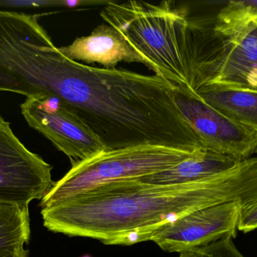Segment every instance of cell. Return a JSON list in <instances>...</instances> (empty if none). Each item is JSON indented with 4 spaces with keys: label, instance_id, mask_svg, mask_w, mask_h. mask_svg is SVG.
I'll use <instances>...</instances> for the list:
<instances>
[{
    "label": "cell",
    "instance_id": "obj_1",
    "mask_svg": "<svg viewBox=\"0 0 257 257\" xmlns=\"http://www.w3.org/2000/svg\"><path fill=\"white\" fill-rule=\"evenodd\" d=\"M235 201L243 207L257 202V157L185 184L116 181L43 208L41 214L45 227L54 233L128 246L151 241L195 211Z\"/></svg>",
    "mask_w": 257,
    "mask_h": 257
},
{
    "label": "cell",
    "instance_id": "obj_2",
    "mask_svg": "<svg viewBox=\"0 0 257 257\" xmlns=\"http://www.w3.org/2000/svg\"><path fill=\"white\" fill-rule=\"evenodd\" d=\"M100 16L157 66L160 77L197 95L195 81L202 21H192L173 1L110 2Z\"/></svg>",
    "mask_w": 257,
    "mask_h": 257
},
{
    "label": "cell",
    "instance_id": "obj_3",
    "mask_svg": "<svg viewBox=\"0 0 257 257\" xmlns=\"http://www.w3.org/2000/svg\"><path fill=\"white\" fill-rule=\"evenodd\" d=\"M198 151L151 144L103 151L72 164V168L54 182L41 199L40 207L48 208L116 181L139 179L158 173L179 164Z\"/></svg>",
    "mask_w": 257,
    "mask_h": 257
},
{
    "label": "cell",
    "instance_id": "obj_4",
    "mask_svg": "<svg viewBox=\"0 0 257 257\" xmlns=\"http://www.w3.org/2000/svg\"><path fill=\"white\" fill-rule=\"evenodd\" d=\"M205 27L196 80V90L207 84L247 89V78L257 66V27L250 26L234 36Z\"/></svg>",
    "mask_w": 257,
    "mask_h": 257
},
{
    "label": "cell",
    "instance_id": "obj_5",
    "mask_svg": "<svg viewBox=\"0 0 257 257\" xmlns=\"http://www.w3.org/2000/svg\"><path fill=\"white\" fill-rule=\"evenodd\" d=\"M21 110L29 126L43 134L70 158L72 164L106 150L93 131L57 97H29L21 104Z\"/></svg>",
    "mask_w": 257,
    "mask_h": 257
},
{
    "label": "cell",
    "instance_id": "obj_6",
    "mask_svg": "<svg viewBox=\"0 0 257 257\" xmlns=\"http://www.w3.org/2000/svg\"><path fill=\"white\" fill-rule=\"evenodd\" d=\"M52 166L29 150L0 116V202L29 205L41 200L54 182Z\"/></svg>",
    "mask_w": 257,
    "mask_h": 257
},
{
    "label": "cell",
    "instance_id": "obj_7",
    "mask_svg": "<svg viewBox=\"0 0 257 257\" xmlns=\"http://www.w3.org/2000/svg\"><path fill=\"white\" fill-rule=\"evenodd\" d=\"M175 99L205 149L239 161L256 153L257 133L254 131L237 123L179 86L176 85Z\"/></svg>",
    "mask_w": 257,
    "mask_h": 257
},
{
    "label": "cell",
    "instance_id": "obj_8",
    "mask_svg": "<svg viewBox=\"0 0 257 257\" xmlns=\"http://www.w3.org/2000/svg\"><path fill=\"white\" fill-rule=\"evenodd\" d=\"M242 204L238 201L191 213L151 237L162 250L183 253L226 238H236Z\"/></svg>",
    "mask_w": 257,
    "mask_h": 257
},
{
    "label": "cell",
    "instance_id": "obj_9",
    "mask_svg": "<svg viewBox=\"0 0 257 257\" xmlns=\"http://www.w3.org/2000/svg\"><path fill=\"white\" fill-rule=\"evenodd\" d=\"M59 49L71 60L97 63L105 68H115L120 62L142 63L160 76L157 66L138 52L123 35L109 24H101L89 36L77 38L71 45Z\"/></svg>",
    "mask_w": 257,
    "mask_h": 257
},
{
    "label": "cell",
    "instance_id": "obj_10",
    "mask_svg": "<svg viewBox=\"0 0 257 257\" xmlns=\"http://www.w3.org/2000/svg\"><path fill=\"white\" fill-rule=\"evenodd\" d=\"M238 162L224 154L203 149L174 167L140 179L153 184H185L221 173Z\"/></svg>",
    "mask_w": 257,
    "mask_h": 257
},
{
    "label": "cell",
    "instance_id": "obj_11",
    "mask_svg": "<svg viewBox=\"0 0 257 257\" xmlns=\"http://www.w3.org/2000/svg\"><path fill=\"white\" fill-rule=\"evenodd\" d=\"M196 95L229 119L257 133V90L207 84Z\"/></svg>",
    "mask_w": 257,
    "mask_h": 257
},
{
    "label": "cell",
    "instance_id": "obj_12",
    "mask_svg": "<svg viewBox=\"0 0 257 257\" xmlns=\"http://www.w3.org/2000/svg\"><path fill=\"white\" fill-rule=\"evenodd\" d=\"M30 235L29 205L0 202V253L24 247Z\"/></svg>",
    "mask_w": 257,
    "mask_h": 257
},
{
    "label": "cell",
    "instance_id": "obj_13",
    "mask_svg": "<svg viewBox=\"0 0 257 257\" xmlns=\"http://www.w3.org/2000/svg\"><path fill=\"white\" fill-rule=\"evenodd\" d=\"M250 26L257 27V1H229L220 9L214 30L224 36H234Z\"/></svg>",
    "mask_w": 257,
    "mask_h": 257
},
{
    "label": "cell",
    "instance_id": "obj_14",
    "mask_svg": "<svg viewBox=\"0 0 257 257\" xmlns=\"http://www.w3.org/2000/svg\"><path fill=\"white\" fill-rule=\"evenodd\" d=\"M199 257H244L240 253L232 238H226L198 248Z\"/></svg>",
    "mask_w": 257,
    "mask_h": 257
},
{
    "label": "cell",
    "instance_id": "obj_15",
    "mask_svg": "<svg viewBox=\"0 0 257 257\" xmlns=\"http://www.w3.org/2000/svg\"><path fill=\"white\" fill-rule=\"evenodd\" d=\"M257 229V202L241 207L238 230L248 233Z\"/></svg>",
    "mask_w": 257,
    "mask_h": 257
},
{
    "label": "cell",
    "instance_id": "obj_16",
    "mask_svg": "<svg viewBox=\"0 0 257 257\" xmlns=\"http://www.w3.org/2000/svg\"><path fill=\"white\" fill-rule=\"evenodd\" d=\"M60 6V1L50 0H3L0 1L2 7L40 8L46 6Z\"/></svg>",
    "mask_w": 257,
    "mask_h": 257
},
{
    "label": "cell",
    "instance_id": "obj_17",
    "mask_svg": "<svg viewBox=\"0 0 257 257\" xmlns=\"http://www.w3.org/2000/svg\"><path fill=\"white\" fill-rule=\"evenodd\" d=\"M0 257H29L28 252L24 249V247H18L8 251L0 253Z\"/></svg>",
    "mask_w": 257,
    "mask_h": 257
},
{
    "label": "cell",
    "instance_id": "obj_18",
    "mask_svg": "<svg viewBox=\"0 0 257 257\" xmlns=\"http://www.w3.org/2000/svg\"><path fill=\"white\" fill-rule=\"evenodd\" d=\"M179 257H199L198 248L189 250V251L183 252V253H180Z\"/></svg>",
    "mask_w": 257,
    "mask_h": 257
},
{
    "label": "cell",
    "instance_id": "obj_19",
    "mask_svg": "<svg viewBox=\"0 0 257 257\" xmlns=\"http://www.w3.org/2000/svg\"><path fill=\"white\" fill-rule=\"evenodd\" d=\"M81 257H92V256H90V254H84V255H83V256H81Z\"/></svg>",
    "mask_w": 257,
    "mask_h": 257
}]
</instances>
